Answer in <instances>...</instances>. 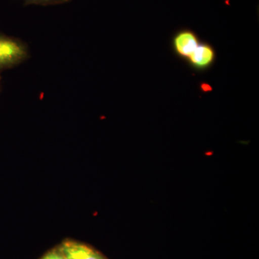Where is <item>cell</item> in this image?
Listing matches in <instances>:
<instances>
[{"label": "cell", "instance_id": "2", "mask_svg": "<svg viewBox=\"0 0 259 259\" xmlns=\"http://www.w3.org/2000/svg\"><path fill=\"white\" fill-rule=\"evenodd\" d=\"M58 248L67 259H106L93 248L76 241H65Z\"/></svg>", "mask_w": 259, "mask_h": 259}, {"label": "cell", "instance_id": "5", "mask_svg": "<svg viewBox=\"0 0 259 259\" xmlns=\"http://www.w3.org/2000/svg\"><path fill=\"white\" fill-rule=\"evenodd\" d=\"M72 0H25V6L28 5H41V6H49V5H56L64 4L69 3Z\"/></svg>", "mask_w": 259, "mask_h": 259}, {"label": "cell", "instance_id": "3", "mask_svg": "<svg viewBox=\"0 0 259 259\" xmlns=\"http://www.w3.org/2000/svg\"><path fill=\"white\" fill-rule=\"evenodd\" d=\"M199 44L195 34L188 30L180 32L175 37V49L177 53L184 57H190Z\"/></svg>", "mask_w": 259, "mask_h": 259}, {"label": "cell", "instance_id": "6", "mask_svg": "<svg viewBox=\"0 0 259 259\" xmlns=\"http://www.w3.org/2000/svg\"><path fill=\"white\" fill-rule=\"evenodd\" d=\"M2 79H3V78L0 76V93H1L2 90Z\"/></svg>", "mask_w": 259, "mask_h": 259}, {"label": "cell", "instance_id": "4", "mask_svg": "<svg viewBox=\"0 0 259 259\" xmlns=\"http://www.w3.org/2000/svg\"><path fill=\"white\" fill-rule=\"evenodd\" d=\"M214 58V53L212 48L204 44H199L188 59L194 66L202 69L210 65Z\"/></svg>", "mask_w": 259, "mask_h": 259}, {"label": "cell", "instance_id": "1", "mask_svg": "<svg viewBox=\"0 0 259 259\" xmlns=\"http://www.w3.org/2000/svg\"><path fill=\"white\" fill-rule=\"evenodd\" d=\"M29 58L30 52L25 42L0 32V72L18 66Z\"/></svg>", "mask_w": 259, "mask_h": 259}]
</instances>
